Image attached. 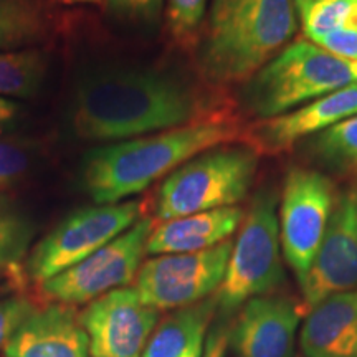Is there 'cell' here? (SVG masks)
I'll return each instance as SVG.
<instances>
[{
    "label": "cell",
    "mask_w": 357,
    "mask_h": 357,
    "mask_svg": "<svg viewBox=\"0 0 357 357\" xmlns=\"http://www.w3.org/2000/svg\"><path fill=\"white\" fill-rule=\"evenodd\" d=\"M207 101L185 78L151 68H106L79 79L68 123L77 137L113 144L200 121Z\"/></svg>",
    "instance_id": "obj_1"
},
{
    "label": "cell",
    "mask_w": 357,
    "mask_h": 357,
    "mask_svg": "<svg viewBox=\"0 0 357 357\" xmlns=\"http://www.w3.org/2000/svg\"><path fill=\"white\" fill-rule=\"evenodd\" d=\"M240 136L242 129L235 121L205 118L169 131L96 146L82 160L79 181L95 204H119L197 154Z\"/></svg>",
    "instance_id": "obj_2"
},
{
    "label": "cell",
    "mask_w": 357,
    "mask_h": 357,
    "mask_svg": "<svg viewBox=\"0 0 357 357\" xmlns=\"http://www.w3.org/2000/svg\"><path fill=\"white\" fill-rule=\"evenodd\" d=\"M294 32V0H212L199 68L212 83H245L288 47Z\"/></svg>",
    "instance_id": "obj_3"
},
{
    "label": "cell",
    "mask_w": 357,
    "mask_h": 357,
    "mask_svg": "<svg viewBox=\"0 0 357 357\" xmlns=\"http://www.w3.org/2000/svg\"><path fill=\"white\" fill-rule=\"evenodd\" d=\"M354 83L357 73L349 63L298 40L243 83L240 102L248 116L268 119Z\"/></svg>",
    "instance_id": "obj_4"
},
{
    "label": "cell",
    "mask_w": 357,
    "mask_h": 357,
    "mask_svg": "<svg viewBox=\"0 0 357 357\" xmlns=\"http://www.w3.org/2000/svg\"><path fill=\"white\" fill-rule=\"evenodd\" d=\"M258 169V154L247 144L217 146L172 171L158 192L160 222L235 207L247 197Z\"/></svg>",
    "instance_id": "obj_5"
},
{
    "label": "cell",
    "mask_w": 357,
    "mask_h": 357,
    "mask_svg": "<svg viewBox=\"0 0 357 357\" xmlns=\"http://www.w3.org/2000/svg\"><path fill=\"white\" fill-rule=\"evenodd\" d=\"M276 205L275 192L260 190L243 217L225 278L217 289L218 306L223 312L235 311L245 301L273 291L284 281Z\"/></svg>",
    "instance_id": "obj_6"
},
{
    "label": "cell",
    "mask_w": 357,
    "mask_h": 357,
    "mask_svg": "<svg viewBox=\"0 0 357 357\" xmlns=\"http://www.w3.org/2000/svg\"><path fill=\"white\" fill-rule=\"evenodd\" d=\"M139 217L137 200L78 208L35 245L26 258V275L45 283L124 234Z\"/></svg>",
    "instance_id": "obj_7"
},
{
    "label": "cell",
    "mask_w": 357,
    "mask_h": 357,
    "mask_svg": "<svg viewBox=\"0 0 357 357\" xmlns=\"http://www.w3.org/2000/svg\"><path fill=\"white\" fill-rule=\"evenodd\" d=\"M153 230V218H139L131 229L78 265L42 283L43 293L53 301L71 306L128 287L137 276Z\"/></svg>",
    "instance_id": "obj_8"
},
{
    "label": "cell",
    "mask_w": 357,
    "mask_h": 357,
    "mask_svg": "<svg viewBox=\"0 0 357 357\" xmlns=\"http://www.w3.org/2000/svg\"><path fill=\"white\" fill-rule=\"evenodd\" d=\"M231 248L234 242L225 240L202 252L151 258L137 271L134 289L158 311L195 305L220 288Z\"/></svg>",
    "instance_id": "obj_9"
},
{
    "label": "cell",
    "mask_w": 357,
    "mask_h": 357,
    "mask_svg": "<svg viewBox=\"0 0 357 357\" xmlns=\"http://www.w3.org/2000/svg\"><path fill=\"white\" fill-rule=\"evenodd\" d=\"M333 204V184L324 174L289 169L281 195L280 242L300 284L305 283L323 242Z\"/></svg>",
    "instance_id": "obj_10"
},
{
    "label": "cell",
    "mask_w": 357,
    "mask_h": 357,
    "mask_svg": "<svg viewBox=\"0 0 357 357\" xmlns=\"http://www.w3.org/2000/svg\"><path fill=\"white\" fill-rule=\"evenodd\" d=\"M301 289L303 312L333 294L357 289V182L334 197L328 229Z\"/></svg>",
    "instance_id": "obj_11"
},
{
    "label": "cell",
    "mask_w": 357,
    "mask_h": 357,
    "mask_svg": "<svg viewBox=\"0 0 357 357\" xmlns=\"http://www.w3.org/2000/svg\"><path fill=\"white\" fill-rule=\"evenodd\" d=\"M158 319L134 288L102 294L79 316L93 357H141Z\"/></svg>",
    "instance_id": "obj_12"
},
{
    "label": "cell",
    "mask_w": 357,
    "mask_h": 357,
    "mask_svg": "<svg viewBox=\"0 0 357 357\" xmlns=\"http://www.w3.org/2000/svg\"><path fill=\"white\" fill-rule=\"evenodd\" d=\"M356 114L357 83L306 102L291 113L257 119L243 129L240 137L258 155H275L291 149L298 141L307 136H316L324 129Z\"/></svg>",
    "instance_id": "obj_13"
},
{
    "label": "cell",
    "mask_w": 357,
    "mask_h": 357,
    "mask_svg": "<svg viewBox=\"0 0 357 357\" xmlns=\"http://www.w3.org/2000/svg\"><path fill=\"white\" fill-rule=\"evenodd\" d=\"M303 307L287 296H257L230 326L234 357H291Z\"/></svg>",
    "instance_id": "obj_14"
},
{
    "label": "cell",
    "mask_w": 357,
    "mask_h": 357,
    "mask_svg": "<svg viewBox=\"0 0 357 357\" xmlns=\"http://www.w3.org/2000/svg\"><path fill=\"white\" fill-rule=\"evenodd\" d=\"M3 357H93L89 337L73 306L37 307L3 349Z\"/></svg>",
    "instance_id": "obj_15"
},
{
    "label": "cell",
    "mask_w": 357,
    "mask_h": 357,
    "mask_svg": "<svg viewBox=\"0 0 357 357\" xmlns=\"http://www.w3.org/2000/svg\"><path fill=\"white\" fill-rule=\"evenodd\" d=\"M300 342L306 357H357V289L333 294L312 307Z\"/></svg>",
    "instance_id": "obj_16"
},
{
    "label": "cell",
    "mask_w": 357,
    "mask_h": 357,
    "mask_svg": "<svg viewBox=\"0 0 357 357\" xmlns=\"http://www.w3.org/2000/svg\"><path fill=\"white\" fill-rule=\"evenodd\" d=\"M243 217L240 207H223L162 222L151 234L146 252L149 255H174L208 250L229 240Z\"/></svg>",
    "instance_id": "obj_17"
},
{
    "label": "cell",
    "mask_w": 357,
    "mask_h": 357,
    "mask_svg": "<svg viewBox=\"0 0 357 357\" xmlns=\"http://www.w3.org/2000/svg\"><path fill=\"white\" fill-rule=\"evenodd\" d=\"M218 307L217 293L160 319L141 357H202L205 333Z\"/></svg>",
    "instance_id": "obj_18"
},
{
    "label": "cell",
    "mask_w": 357,
    "mask_h": 357,
    "mask_svg": "<svg viewBox=\"0 0 357 357\" xmlns=\"http://www.w3.org/2000/svg\"><path fill=\"white\" fill-rule=\"evenodd\" d=\"M37 235L33 218L13 200L0 195V271H17Z\"/></svg>",
    "instance_id": "obj_19"
},
{
    "label": "cell",
    "mask_w": 357,
    "mask_h": 357,
    "mask_svg": "<svg viewBox=\"0 0 357 357\" xmlns=\"http://www.w3.org/2000/svg\"><path fill=\"white\" fill-rule=\"evenodd\" d=\"M47 56L33 48L0 52V96H33L47 77Z\"/></svg>",
    "instance_id": "obj_20"
},
{
    "label": "cell",
    "mask_w": 357,
    "mask_h": 357,
    "mask_svg": "<svg viewBox=\"0 0 357 357\" xmlns=\"http://www.w3.org/2000/svg\"><path fill=\"white\" fill-rule=\"evenodd\" d=\"M45 29L43 12L35 0H0V52L30 48Z\"/></svg>",
    "instance_id": "obj_21"
},
{
    "label": "cell",
    "mask_w": 357,
    "mask_h": 357,
    "mask_svg": "<svg viewBox=\"0 0 357 357\" xmlns=\"http://www.w3.org/2000/svg\"><path fill=\"white\" fill-rule=\"evenodd\" d=\"M310 151L331 171L357 174V114L312 136Z\"/></svg>",
    "instance_id": "obj_22"
},
{
    "label": "cell",
    "mask_w": 357,
    "mask_h": 357,
    "mask_svg": "<svg viewBox=\"0 0 357 357\" xmlns=\"http://www.w3.org/2000/svg\"><path fill=\"white\" fill-rule=\"evenodd\" d=\"M294 6L300 12L305 35L316 43L346 26L357 10V0H303Z\"/></svg>",
    "instance_id": "obj_23"
},
{
    "label": "cell",
    "mask_w": 357,
    "mask_h": 357,
    "mask_svg": "<svg viewBox=\"0 0 357 357\" xmlns=\"http://www.w3.org/2000/svg\"><path fill=\"white\" fill-rule=\"evenodd\" d=\"M208 0H167V25L172 37L187 43L197 33Z\"/></svg>",
    "instance_id": "obj_24"
},
{
    "label": "cell",
    "mask_w": 357,
    "mask_h": 357,
    "mask_svg": "<svg viewBox=\"0 0 357 357\" xmlns=\"http://www.w3.org/2000/svg\"><path fill=\"white\" fill-rule=\"evenodd\" d=\"M32 164V151L25 144L0 141V192L20 178Z\"/></svg>",
    "instance_id": "obj_25"
},
{
    "label": "cell",
    "mask_w": 357,
    "mask_h": 357,
    "mask_svg": "<svg viewBox=\"0 0 357 357\" xmlns=\"http://www.w3.org/2000/svg\"><path fill=\"white\" fill-rule=\"evenodd\" d=\"M37 306L26 296H8L0 300V351L3 352L13 334Z\"/></svg>",
    "instance_id": "obj_26"
},
{
    "label": "cell",
    "mask_w": 357,
    "mask_h": 357,
    "mask_svg": "<svg viewBox=\"0 0 357 357\" xmlns=\"http://www.w3.org/2000/svg\"><path fill=\"white\" fill-rule=\"evenodd\" d=\"M116 15L131 20H154L162 8V0H106Z\"/></svg>",
    "instance_id": "obj_27"
},
{
    "label": "cell",
    "mask_w": 357,
    "mask_h": 357,
    "mask_svg": "<svg viewBox=\"0 0 357 357\" xmlns=\"http://www.w3.org/2000/svg\"><path fill=\"white\" fill-rule=\"evenodd\" d=\"M230 326L227 328H215L208 334L207 342H205L202 357H227V347H229Z\"/></svg>",
    "instance_id": "obj_28"
},
{
    "label": "cell",
    "mask_w": 357,
    "mask_h": 357,
    "mask_svg": "<svg viewBox=\"0 0 357 357\" xmlns=\"http://www.w3.org/2000/svg\"><path fill=\"white\" fill-rule=\"evenodd\" d=\"M22 108L19 102H15L10 98L0 96V136L10 131L20 119Z\"/></svg>",
    "instance_id": "obj_29"
},
{
    "label": "cell",
    "mask_w": 357,
    "mask_h": 357,
    "mask_svg": "<svg viewBox=\"0 0 357 357\" xmlns=\"http://www.w3.org/2000/svg\"><path fill=\"white\" fill-rule=\"evenodd\" d=\"M61 2H66V3H98L100 0H61Z\"/></svg>",
    "instance_id": "obj_30"
},
{
    "label": "cell",
    "mask_w": 357,
    "mask_h": 357,
    "mask_svg": "<svg viewBox=\"0 0 357 357\" xmlns=\"http://www.w3.org/2000/svg\"><path fill=\"white\" fill-rule=\"evenodd\" d=\"M300 2H303V0H294V3H300Z\"/></svg>",
    "instance_id": "obj_31"
}]
</instances>
